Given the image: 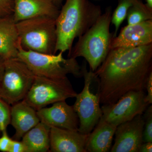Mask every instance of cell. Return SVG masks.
I'll return each mask as SVG.
<instances>
[{
  "mask_svg": "<svg viewBox=\"0 0 152 152\" xmlns=\"http://www.w3.org/2000/svg\"><path fill=\"white\" fill-rule=\"evenodd\" d=\"M152 43V20L135 25H128L119 34L112 38L110 49L131 48Z\"/></svg>",
  "mask_w": 152,
  "mask_h": 152,
  "instance_id": "cell-12",
  "label": "cell"
},
{
  "mask_svg": "<svg viewBox=\"0 0 152 152\" xmlns=\"http://www.w3.org/2000/svg\"><path fill=\"white\" fill-rule=\"evenodd\" d=\"M144 91H132L123 95L113 104L101 107L102 118L117 126L142 115L149 105L145 100Z\"/></svg>",
  "mask_w": 152,
  "mask_h": 152,
  "instance_id": "cell-9",
  "label": "cell"
},
{
  "mask_svg": "<svg viewBox=\"0 0 152 152\" xmlns=\"http://www.w3.org/2000/svg\"><path fill=\"white\" fill-rule=\"evenodd\" d=\"M128 25H135L152 20V10L139 0H134L132 5L128 11Z\"/></svg>",
  "mask_w": 152,
  "mask_h": 152,
  "instance_id": "cell-19",
  "label": "cell"
},
{
  "mask_svg": "<svg viewBox=\"0 0 152 152\" xmlns=\"http://www.w3.org/2000/svg\"><path fill=\"white\" fill-rule=\"evenodd\" d=\"M50 131L49 127L40 122L23 136L22 142L26 152H46L50 150Z\"/></svg>",
  "mask_w": 152,
  "mask_h": 152,
  "instance_id": "cell-18",
  "label": "cell"
},
{
  "mask_svg": "<svg viewBox=\"0 0 152 152\" xmlns=\"http://www.w3.org/2000/svg\"><path fill=\"white\" fill-rule=\"evenodd\" d=\"M152 142H146L142 144L140 148L139 152H152Z\"/></svg>",
  "mask_w": 152,
  "mask_h": 152,
  "instance_id": "cell-27",
  "label": "cell"
},
{
  "mask_svg": "<svg viewBox=\"0 0 152 152\" xmlns=\"http://www.w3.org/2000/svg\"><path fill=\"white\" fill-rule=\"evenodd\" d=\"M9 152H26V149L22 141L13 140Z\"/></svg>",
  "mask_w": 152,
  "mask_h": 152,
  "instance_id": "cell-26",
  "label": "cell"
},
{
  "mask_svg": "<svg viewBox=\"0 0 152 152\" xmlns=\"http://www.w3.org/2000/svg\"><path fill=\"white\" fill-rule=\"evenodd\" d=\"M152 73V43L110 49L93 72V80L98 83L97 94L100 104H113L129 92L144 91Z\"/></svg>",
  "mask_w": 152,
  "mask_h": 152,
  "instance_id": "cell-1",
  "label": "cell"
},
{
  "mask_svg": "<svg viewBox=\"0 0 152 152\" xmlns=\"http://www.w3.org/2000/svg\"><path fill=\"white\" fill-rule=\"evenodd\" d=\"M56 19L39 16L16 23L19 41L27 50L55 54L57 42Z\"/></svg>",
  "mask_w": 152,
  "mask_h": 152,
  "instance_id": "cell-5",
  "label": "cell"
},
{
  "mask_svg": "<svg viewBox=\"0 0 152 152\" xmlns=\"http://www.w3.org/2000/svg\"><path fill=\"white\" fill-rule=\"evenodd\" d=\"M144 122L143 142H152V106L149 105L142 114Z\"/></svg>",
  "mask_w": 152,
  "mask_h": 152,
  "instance_id": "cell-21",
  "label": "cell"
},
{
  "mask_svg": "<svg viewBox=\"0 0 152 152\" xmlns=\"http://www.w3.org/2000/svg\"><path fill=\"white\" fill-rule=\"evenodd\" d=\"M146 5L149 8L152 10V0H146Z\"/></svg>",
  "mask_w": 152,
  "mask_h": 152,
  "instance_id": "cell-29",
  "label": "cell"
},
{
  "mask_svg": "<svg viewBox=\"0 0 152 152\" xmlns=\"http://www.w3.org/2000/svg\"><path fill=\"white\" fill-rule=\"evenodd\" d=\"M77 94L68 77L51 79L35 75L33 84L23 100L38 111L50 104L75 98Z\"/></svg>",
  "mask_w": 152,
  "mask_h": 152,
  "instance_id": "cell-7",
  "label": "cell"
},
{
  "mask_svg": "<svg viewBox=\"0 0 152 152\" xmlns=\"http://www.w3.org/2000/svg\"><path fill=\"white\" fill-rule=\"evenodd\" d=\"M4 63L0 99L13 105L24 99L33 84L35 75L18 57L4 60Z\"/></svg>",
  "mask_w": 152,
  "mask_h": 152,
  "instance_id": "cell-6",
  "label": "cell"
},
{
  "mask_svg": "<svg viewBox=\"0 0 152 152\" xmlns=\"http://www.w3.org/2000/svg\"><path fill=\"white\" fill-rule=\"evenodd\" d=\"M133 2L134 0H120L111 17V23L115 27L113 37L117 36L120 26L126 18L128 11L132 5Z\"/></svg>",
  "mask_w": 152,
  "mask_h": 152,
  "instance_id": "cell-20",
  "label": "cell"
},
{
  "mask_svg": "<svg viewBox=\"0 0 152 152\" xmlns=\"http://www.w3.org/2000/svg\"><path fill=\"white\" fill-rule=\"evenodd\" d=\"M88 134L78 131L50 128V152H87L86 140Z\"/></svg>",
  "mask_w": 152,
  "mask_h": 152,
  "instance_id": "cell-13",
  "label": "cell"
},
{
  "mask_svg": "<svg viewBox=\"0 0 152 152\" xmlns=\"http://www.w3.org/2000/svg\"><path fill=\"white\" fill-rule=\"evenodd\" d=\"M117 126L101 118L88 135L86 150L88 152H108L112 146Z\"/></svg>",
  "mask_w": 152,
  "mask_h": 152,
  "instance_id": "cell-16",
  "label": "cell"
},
{
  "mask_svg": "<svg viewBox=\"0 0 152 152\" xmlns=\"http://www.w3.org/2000/svg\"><path fill=\"white\" fill-rule=\"evenodd\" d=\"M13 18L16 23L39 16L56 19L59 11L53 0H14Z\"/></svg>",
  "mask_w": 152,
  "mask_h": 152,
  "instance_id": "cell-14",
  "label": "cell"
},
{
  "mask_svg": "<svg viewBox=\"0 0 152 152\" xmlns=\"http://www.w3.org/2000/svg\"><path fill=\"white\" fill-rule=\"evenodd\" d=\"M144 119L142 115L117 126L111 152H139L143 143Z\"/></svg>",
  "mask_w": 152,
  "mask_h": 152,
  "instance_id": "cell-10",
  "label": "cell"
},
{
  "mask_svg": "<svg viewBox=\"0 0 152 152\" xmlns=\"http://www.w3.org/2000/svg\"><path fill=\"white\" fill-rule=\"evenodd\" d=\"M0 137V151L3 152H9L13 139L9 137L7 130L2 133Z\"/></svg>",
  "mask_w": 152,
  "mask_h": 152,
  "instance_id": "cell-24",
  "label": "cell"
},
{
  "mask_svg": "<svg viewBox=\"0 0 152 152\" xmlns=\"http://www.w3.org/2000/svg\"><path fill=\"white\" fill-rule=\"evenodd\" d=\"M111 17L110 10L101 14L92 26L79 38L69 53V58L83 57L92 72L96 70L110 50L113 38L110 31Z\"/></svg>",
  "mask_w": 152,
  "mask_h": 152,
  "instance_id": "cell-3",
  "label": "cell"
},
{
  "mask_svg": "<svg viewBox=\"0 0 152 152\" xmlns=\"http://www.w3.org/2000/svg\"><path fill=\"white\" fill-rule=\"evenodd\" d=\"M14 0H0V18L13 15Z\"/></svg>",
  "mask_w": 152,
  "mask_h": 152,
  "instance_id": "cell-23",
  "label": "cell"
},
{
  "mask_svg": "<svg viewBox=\"0 0 152 152\" xmlns=\"http://www.w3.org/2000/svg\"><path fill=\"white\" fill-rule=\"evenodd\" d=\"M146 89L147 95L145 97V100L149 105L152 104V73L150 74L147 79L145 86V89Z\"/></svg>",
  "mask_w": 152,
  "mask_h": 152,
  "instance_id": "cell-25",
  "label": "cell"
},
{
  "mask_svg": "<svg viewBox=\"0 0 152 152\" xmlns=\"http://www.w3.org/2000/svg\"><path fill=\"white\" fill-rule=\"evenodd\" d=\"M41 122L49 127H56L78 131V117L73 106L65 101L53 104L50 107H44L37 111Z\"/></svg>",
  "mask_w": 152,
  "mask_h": 152,
  "instance_id": "cell-11",
  "label": "cell"
},
{
  "mask_svg": "<svg viewBox=\"0 0 152 152\" xmlns=\"http://www.w3.org/2000/svg\"><path fill=\"white\" fill-rule=\"evenodd\" d=\"M62 0H53V1L54 2V3L56 5L57 4H58V3H60V2Z\"/></svg>",
  "mask_w": 152,
  "mask_h": 152,
  "instance_id": "cell-30",
  "label": "cell"
},
{
  "mask_svg": "<svg viewBox=\"0 0 152 152\" xmlns=\"http://www.w3.org/2000/svg\"><path fill=\"white\" fill-rule=\"evenodd\" d=\"M19 38L12 16L0 18V59L17 58Z\"/></svg>",
  "mask_w": 152,
  "mask_h": 152,
  "instance_id": "cell-17",
  "label": "cell"
},
{
  "mask_svg": "<svg viewBox=\"0 0 152 152\" xmlns=\"http://www.w3.org/2000/svg\"><path fill=\"white\" fill-rule=\"evenodd\" d=\"M40 122L37 111L24 101H20L11 107L10 124L15 130L13 140H20Z\"/></svg>",
  "mask_w": 152,
  "mask_h": 152,
  "instance_id": "cell-15",
  "label": "cell"
},
{
  "mask_svg": "<svg viewBox=\"0 0 152 152\" xmlns=\"http://www.w3.org/2000/svg\"><path fill=\"white\" fill-rule=\"evenodd\" d=\"M101 14L99 8L90 4L87 0H66L56 20L55 53H69L75 39L84 34Z\"/></svg>",
  "mask_w": 152,
  "mask_h": 152,
  "instance_id": "cell-2",
  "label": "cell"
},
{
  "mask_svg": "<svg viewBox=\"0 0 152 152\" xmlns=\"http://www.w3.org/2000/svg\"><path fill=\"white\" fill-rule=\"evenodd\" d=\"M4 61L0 59V81L1 80L4 73Z\"/></svg>",
  "mask_w": 152,
  "mask_h": 152,
  "instance_id": "cell-28",
  "label": "cell"
},
{
  "mask_svg": "<svg viewBox=\"0 0 152 152\" xmlns=\"http://www.w3.org/2000/svg\"><path fill=\"white\" fill-rule=\"evenodd\" d=\"M10 105L0 99V132L7 130L11 122Z\"/></svg>",
  "mask_w": 152,
  "mask_h": 152,
  "instance_id": "cell-22",
  "label": "cell"
},
{
  "mask_svg": "<svg viewBox=\"0 0 152 152\" xmlns=\"http://www.w3.org/2000/svg\"><path fill=\"white\" fill-rule=\"evenodd\" d=\"M84 78V86L80 93L77 94L73 107L78 117V131L88 134L102 118V113L97 94L91 92V85L93 80V72L82 69Z\"/></svg>",
  "mask_w": 152,
  "mask_h": 152,
  "instance_id": "cell-8",
  "label": "cell"
},
{
  "mask_svg": "<svg viewBox=\"0 0 152 152\" xmlns=\"http://www.w3.org/2000/svg\"><path fill=\"white\" fill-rule=\"evenodd\" d=\"M62 52L58 54H48L27 50L18 46V58L23 61L35 75L51 79L67 77L69 74L76 77L83 76L82 70L75 58L65 59Z\"/></svg>",
  "mask_w": 152,
  "mask_h": 152,
  "instance_id": "cell-4",
  "label": "cell"
}]
</instances>
